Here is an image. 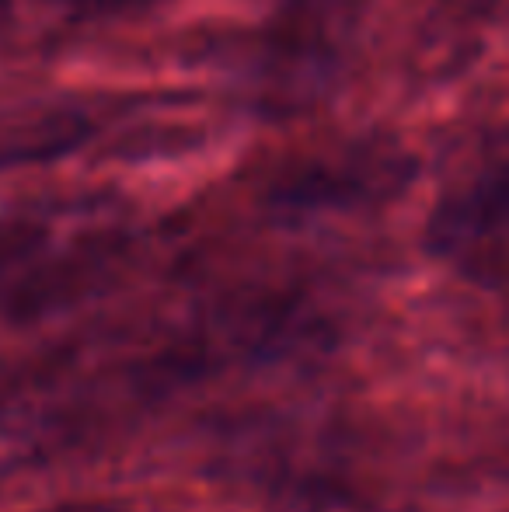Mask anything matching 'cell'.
Here are the masks:
<instances>
[{
  "mask_svg": "<svg viewBox=\"0 0 509 512\" xmlns=\"http://www.w3.org/2000/svg\"><path fill=\"white\" fill-rule=\"evenodd\" d=\"M49 512H116V509L95 506V502H88V506H63V509H49Z\"/></svg>",
  "mask_w": 509,
  "mask_h": 512,
  "instance_id": "obj_1",
  "label": "cell"
}]
</instances>
